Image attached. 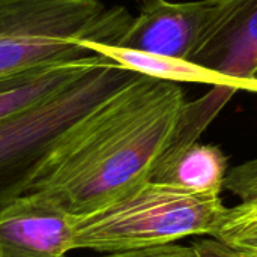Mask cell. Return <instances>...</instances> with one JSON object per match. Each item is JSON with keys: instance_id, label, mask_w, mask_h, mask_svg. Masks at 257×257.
<instances>
[{"instance_id": "15", "label": "cell", "mask_w": 257, "mask_h": 257, "mask_svg": "<svg viewBox=\"0 0 257 257\" xmlns=\"http://www.w3.org/2000/svg\"><path fill=\"white\" fill-rule=\"evenodd\" d=\"M251 224H257V205H241L239 203L235 208H229L227 218H226V223H224L221 232L229 230V229L251 226Z\"/></svg>"}, {"instance_id": "5", "label": "cell", "mask_w": 257, "mask_h": 257, "mask_svg": "<svg viewBox=\"0 0 257 257\" xmlns=\"http://www.w3.org/2000/svg\"><path fill=\"white\" fill-rule=\"evenodd\" d=\"M232 0H145L117 47L193 60Z\"/></svg>"}, {"instance_id": "12", "label": "cell", "mask_w": 257, "mask_h": 257, "mask_svg": "<svg viewBox=\"0 0 257 257\" xmlns=\"http://www.w3.org/2000/svg\"><path fill=\"white\" fill-rule=\"evenodd\" d=\"M101 257H197L193 247H184L172 244L164 245H154V247H143V248H133V250H122L107 253Z\"/></svg>"}, {"instance_id": "1", "label": "cell", "mask_w": 257, "mask_h": 257, "mask_svg": "<svg viewBox=\"0 0 257 257\" xmlns=\"http://www.w3.org/2000/svg\"><path fill=\"white\" fill-rule=\"evenodd\" d=\"M185 102L179 84L136 74L63 136L29 193L77 217L111 205L151 181Z\"/></svg>"}, {"instance_id": "9", "label": "cell", "mask_w": 257, "mask_h": 257, "mask_svg": "<svg viewBox=\"0 0 257 257\" xmlns=\"http://www.w3.org/2000/svg\"><path fill=\"white\" fill-rule=\"evenodd\" d=\"M105 57L92 54L62 60L0 77V120L21 113L68 87Z\"/></svg>"}, {"instance_id": "11", "label": "cell", "mask_w": 257, "mask_h": 257, "mask_svg": "<svg viewBox=\"0 0 257 257\" xmlns=\"http://www.w3.org/2000/svg\"><path fill=\"white\" fill-rule=\"evenodd\" d=\"M223 188L235 194L241 205H257V158L227 172Z\"/></svg>"}, {"instance_id": "16", "label": "cell", "mask_w": 257, "mask_h": 257, "mask_svg": "<svg viewBox=\"0 0 257 257\" xmlns=\"http://www.w3.org/2000/svg\"><path fill=\"white\" fill-rule=\"evenodd\" d=\"M242 257H257V253L256 251H247V250H238Z\"/></svg>"}, {"instance_id": "14", "label": "cell", "mask_w": 257, "mask_h": 257, "mask_svg": "<svg viewBox=\"0 0 257 257\" xmlns=\"http://www.w3.org/2000/svg\"><path fill=\"white\" fill-rule=\"evenodd\" d=\"M191 247L197 257H242L236 248L217 238L196 241Z\"/></svg>"}, {"instance_id": "3", "label": "cell", "mask_w": 257, "mask_h": 257, "mask_svg": "<svg viewBox=\"0 0 257 257\" xmlns=\"http://www.w3.org/2000/svg\"><path fill=\"white\" fill-rule=\"evenodd\" d=\"M133 18L99 0H0V77L92 56L80 39L116 45Z\"/></svg>"}, {"instance_id": "6", "label": "cell", "mask_w": 257, "mask_h": 257, "mask_svg": "<svg viewBox=\"0 0 257 257\" xmlns=\"http://www.w3.org/2000/svg\"><path fill=\"white\" fill-rule=\"evenodd\" d=\"M77 218L44 193L15 199L0 209V257H65Z\"/></svg>"}, {"instance_id": "4", "label": "cell", "mask_w": 257, "mask_h": 257, "mask_svg": "<svg viewBox=\"0 0 257 257\" xmlns=\"http://www.w3.org/2000/svg\"><path fill=\"white\" fill-rule=\"evenodd\" d=\"M136 72L107 57L81 78L0 120V209L29 193L38 172L63 136Z\"/></svg>"}, {"instance_id": "7", "label": "cell", "mask_w": 257, "mask_h": 257, "mask_svg": "<svg viewBox=\"0 0 257 257\" xmlns=\"http://www.w3.org/2000/svg\"><path fill=\"white\" fill-rule=\"evenodd\" d=\"M193 62L238 80L257 78V0H232Z\"/></svg>"}, {"instance_id": "13", "label": "cell", "mask_w": 257, "mask_h": 257, "mask_svg": "<svg viewBox=\"0 0 257 257\" xmlns=\"http://www.w3.org/2000/svg\"><path fill=\"white\" fill-rule=\"evenodd\" d=\"M217 239L232 245L236 250H247L257 253V224L223 230Z\"/></svg>"}, {"instance_id": "2", "label": "cell", "mask_w": 257, "mask_h": 257, "mask_svg": "<svg viewBox=\"0 0 257 257\" xmlns=\"http://www.w3.org/2000/svg\"><path fill=\"white\" fill-rule=\"evenodd\" d=\"M227 212L217 194L149 181L111 205L78 217L74 250L113 253L172 244L196 235L218 238Z\"/></svg>"}, {"instance_id": "8", "label": "cell", "mask_w": 257, "mask_h": 257, "mask_svg": "<svg viewBox=\"0 0 257 257\" xmlns=\"http://www.w3.org/2000/svg\"><path fill=\"white\" fill-rule=\"evenodd\" d=\"M77 44L93 54L107 57L108 60L117 63L119 66L133 71L140 75L170 81V83H194V84H208L232 87L235 90H247L257 93L256 80H238L227 75H223L211 68H206L193 60L169 57L154 53H145L139 50H131L125 47H117L111 44H101L96 41L80 39Z\"/></svg>"}, {"instance_id": "10", "label": "cell", "mask_w": 257, "mask_h": 257, "mask_svg": "<svg viewBox=\"0 0 257 257\" xmlns=\"http://www.w3.org/2000/svg\"><path fill=\"white\" fill-rule=\"evenodd\" d=\"M226 175L227 158L223 151L197 142L179 151L164 152L152 172L151 182L220 196Z\"/></svg>"}]
</instances>
